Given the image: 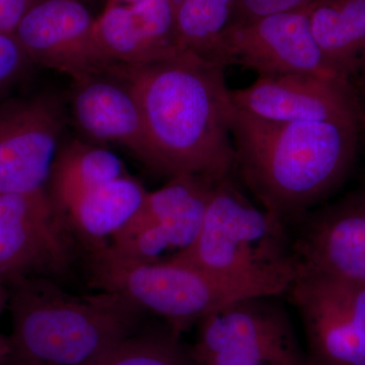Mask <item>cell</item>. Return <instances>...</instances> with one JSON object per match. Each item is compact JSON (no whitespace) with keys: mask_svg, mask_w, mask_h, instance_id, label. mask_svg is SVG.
Returning a JSON list of instances; mask_svg holds the SVG:
<instances>
[{"mask_svg":"<svg viewBox=\"0 0 365 365\" xmlns=\"http://www.w3.org/2000/svg\"><path fill=\"white\" fill-rule=\"evenodd\" d=\"M9 292L6 281L0 276V314L9 304Z\"/></svg>","mask_w":365,"mask_h":365,"instance_id":"27","label":"cell"},{"mask_svg":"<svg viewBox=\"0 0 365 365\" xmlns=\"http://www.w3.org/2000/svg\"><path fill=\"white\" fill-rule=\"evenodd\" d=\"M318 0H237L242 23L292 11H307Z\"/></svg>","mask_w":365,"mask_h":365,"instance_id":"23","label":"cell"},{"mask_svg":"<svg viewBox=\"0 0 365 365\" xmlns=\"http://www.w3.org/2000/svg\"><path fill=\"white\" fill-rule=\"evenodd\" d=\"M360 133V118L275 123L235 109V170L262 207L289 227L344 184Z\"/></svg>","mask_w":365,"mask_h":365,"instance_id":"2","label":"cell"},{"mask_svg":"<svg viewBox=\"0 0 365 365\" xmlns=\"http://www.w3.org/2000/svg\"><path fill=\"white\" fill-rule=\"evenodd\" d=\"M30 64L14 34L0 32V95L25 74Z\"/></svg>","mask_w":365,"mask_h":365,"instance_id":"22","label":"cell"},{"mask_svg":"<svg viewBox=\"0 0 365 365\" xmlns=\"http://www.w3.org/2000/svg\"><path fill=\"white\" fill-rule=\"evenodd\" d=\"M148 192L127 175L91 190L63 215L72 235L91 253L108 246L143 205Z\"/></svg>","mask_w":365,"mask_h":365,"instance_id":"17","label":"cell"},{"mask_svg":"<svg viewBox=\"0 0 365 365\" xmlns=\"http://www.w3.org/2000/svg\"><path fill=\"white\" fill-rule=\"evenodd\" d=\"M127 175L123 162L111 150L72 140L60 145L46 190L63 215L88 192Z\"/></svg>","mask_w":365,"mask_h":365,"instance_id":"19","label":"cell"},{"mask_svg":"<svg viewBox=\"0 0 365 365\" xmlns=\"http://www.w3.org/2000/svg\"><path fill=\"white\" fill-rule=\"evenodd\" d=\"M11 354V343L9 337L0 334V365L9 361Z\"/></svg>","mask_w":365,"mask_h":365,"instance_id":"26","label":"cell"},{"mask_svg":"<svg viewBox=\"0 0 365 365\" xmlns=\"http://www.w3.org/2000/svg\"><path fill=\"white\" fill-rule=\"evenodd\" d=\"M71 108L83 134L96 143L121 146L151 170L153 150L143 111L123 76L108 71L74 81Z\"/></svg>","mask_w":365,"mask_h":365,"instance_id":"15","label":"cell"},{"mask_svg":"<svg viewBox=\"0 0 365 365\" xmlns=\"http://www.w3.org/2000/svg\"><path fill=\"white\" fill-rule=\"evenodd\" d=\"M191 349L204 365H307L280 295L256 294L227 302L198 323Z\"/></svg>","mask_w":365,"mask_h":365,"instance_id":"6","label":"cell"},{"mask_svg":"<svg viewBox=\"0 0 365 365\" xmlns=\"http://www.w3.org/2000/svg\"><path fill=\"white\" fill-rule=\"evenodd\" d=\"M195 365H204V364H197V362H195Z\"/></svg>","mask_w":365,"mask_h":365,"instance_id":"31","label":"cell"},{"mask_svg":"<svg viewBox=\"0 0 365 365\" xmlns=\"http://www.w3.org/2000/svg\"><path fill=\"white\" fill-rule=\"evenodd\" d=\"M178 48L220 64H225L230 34L241 24L237 0H173Z\"/></svg>","mask_w":365,"mask_h":365,"instance_id":"20","label":"cell"},{"mask_svg":"<svg viewBox=\"0 0 365 365\" xmlns=\"http://www.w3.org/2000/svg\"><path fill=\"white\" fill-rule=\"evenodd\" d=\"M307 14L326 59L351 81L365 56V0H318Z\"/></svg>","mask_w":365,"mask_h":365,"instance_id":"18","label":"cell"},{"mask_svg":"<svg viewBox=\"0 0 365 365\" xmlns=\"http://www.w3.org/2000/svg\"><path fill=\"white\" fill-rule=\"evenodd\" d=\"M225 67L178 51L141 67H113L129 81L140 105L151 170L170 178L232 176L235 107Z\"/></svg>","mask_w":365,"mask_h":365,"instance_id":"1","label":"cell"},{"mask_svg":"<svg viewBox=\"0 0 365 365\" xmlns=\"http://www.w3.org/2000/svg\"><path fill=\"white\" fill-rule=\"evenodd\" d=\"M287 223L249 200L232 176L216 182L195 242L170 261L287 294L299 273Z\"/></svg>","mask_w":365,"mask_h":365,"instance_id":"4","label":"cell"},{"mask_svg":"<svg viewBox=\"0 0 365 365\" xmlns=\"http://www.w3.org/2000/svg\"><path fill=\"white\" fill-rule=\"evenodd\" d=\"M7 287L14 365H85L133 335L145 314L117 292L72 294L49 278Z\"/></svg>","mask_w":365,"mask_h":365,"instance_id":"3","label":"cell"},{"mask_svg":"<svg viewBox=\"0 0 365 365\" xmlns=\"http://www.w3.org/2000/svg\"><path fill=\"white\" fill-rule=\"evenodd\" d=\"M198 176H177L148 192L135 215L101 250L125 261L165 262L195 242L216 182Z\"/></svg>","mask_w":365,"mask_h":365,"instance_id":"7","label":"cell"},{"mask_svg":"<svg viewBox=\"0 0 365 365\" xmlns=\"http://www.w3.org/2000/svg\"><path fill=\"white\" fill-rule=\"evenodd\" d=\"M225 64L253 69L259 76L302 74L349 81L331 66L322 52L307 11L240 24L228 36Z\"/></svg>","mask_w":365,"mask_h":365,"instance_id":"11","label":"cell"},{"mask_svg":"<svg viewBox=\"0 0 365 365\" xmlns=\"http://www.w3.org/2000/svg\"><path fill=\"white\" fill-rule=\"evenodd\" d=\"M35 0H0V32L14 34Z\"/></svg>","mask_w":365,"mask_h":365,"instance_id":"24","label":"cell"},{"mask_svg":"<svg viewBox=\"0 0 365 365\" xmlns=\"http://www.w3.org/2000/svg\"><path fill=\"white\" fill-rule=\"evenodd\" d=\"M295 225L299 271L365 285V190L321 204Z\"/></svg>","mask_w":365,"mask_h":365,"instance_id":"13","label":"cell"},{"mask_svg":"<svg viewBox=\"0 0 365 365\" xmlns=\"http://www.w3.org/2000/svg\"><path fill=\"white\" fill-rule=\"evenodd\" d=\"M143 1V0H107L105 6H125V4H136V2Z\"/></svg>","mask_w":365,"mask_h":365,"instance_id":"28","label":"cell"},{"mask_svg":"<svg viewBox=\"0 0 365 365\" xmlns=\"http://www.w3.org/2000/svg\"><path fill=\"white\" fill-rule=\"evenodd\" d=\"M95 41L107 71L148 66L181 51L175 36L173 0L105 6L97 16Z\"/></svg>","mask_w":365,"mask_h":365,"instance_id":"16","label":"cell"},{"mask_svg":"<svg viewBox=\"0 0 365 365\" xmlns=\"http://www.w3.org/2000/svg\"><path fill=\"white\" fill-rule=\"evenodd\" d=\"M352 83L355 90H356L357 97H359L360 130H364L365 133V81L355 79L352 81Z\"/></svg>","mask_w":365,"mask_h":365,"instance_id":"25","label":"cell"},{"mask_svg":"<svg viewBox=\"0 0 365 365\" xmlns=\"http://www.w3.org/2000/svg\"><path fill=\"white\" fill-rule=\"evenodd\" d=\"M287 294L304 323L307 365H365V285L299 271Z\"/></svg>","mask_w":365,"mask_h":365,"instance_id":"9","label":"cell"},{"mask_svg":"<svg viewBox=\"0 0 365 365\" xmlns=\"http://www.w3.org/2000/svg\"><path fill=\"white\" fill-rule=\"evenodd\" d=\"M96 21L81 0H35L14 36L32 63L78 81L107 71L96 46Z\"/></svg>","mask_w":365,"mask_h":365,"instance_id":"12","label":"cell"},{"mask_svg":"<svg viewBox=\"0 0 365 365\" xmlns=\"http://www.w3.org/2000/svg\"><path fill=\"white\" fill-rule=\"evenodd\" d=\"M235 110L275 123L359 119L356 90L350 81L302 74L258 76L230 90Z\"/></svg>","mask_w":365,"mask_h":365,"instance_id":"14","label":"cell"},{"mask_svg":"<svg viewBox=\"0 0 365 365\" xmlns=\"http://www.w3.org/2000/svg\"><path fill=\"white\" fill-rule=\"evenodd\" d=\"M179 334L170 327L167 332L131 335L85 365H195Z\"/></svg>","mask_w":365,"mask_h":365,"instance_id":"21","label":"cell"},{"mask_svg":"<svg viewBox=\"0 0 365 365\" xmlns=\"http://www.w3.org/2000/svg\"><path fill=\"white\" fill-rule=\"evenodd\" d=\"M353 79H359V81H365V56L364 58L362 59L361 63H360L359 72H357L356 76Z\"/></svg>","mask_w":365,"mask_h":365,"instance_id":"29","label":"cell"},{"mask_svg":"<svg viewBox=\"0 0 365 365\" xmlns=\"http://www.w3.org/2000/svg\"><path fill=\"white\" fill-rule=\"evenodd\" d=\"M66 122V108L55 93L0 104V194L46 189Z\"/></svg>","mask_w":365,"mask_h":365,"instance_id":"10","label":"cell"},{"mask_svg":"<svg viewBox=\"0 0 365 365\" xmlns=\"http://www.w3.org/2000/svg\"><path fill=\"white\" fill-rule=\"evenodd\" d=\"M90 262L93 287L124 295L179 333L232 300L273 294L260 285L222 277L184 262L125 261L103 251L91 253Z\"/></svg>","mask_w":365,"mask_h":365,"instance_id":"5","label":"cell"},{"mask_svg":"<svg viewBox=\"0 0 365 365\" xmlns=\"http://www.w3.org/2000/svg\"><path fill=\"white\" fill-rule=\"evenodd\" d=\"M81 1L85 2L86 4H88V6H91L97 4L98 0H81Z\"/></svg>","mask_w":365,"mask_h":365,"instance_id":"30","label":"cell"},{"mask_svg":"<svg viewBox=\"0 0 365 365\" xmlns=\"http://www.w3.org/2000/svg\"><path fill=\"white\" fill-rule=\"evenodd\" d=\"M73 235L47 190L0 194V276L6 281L66 277Z\"/></svg>","mask_w":365,"mask_h":365,"instance_id":"8","label":"cell"}]
</instances>
